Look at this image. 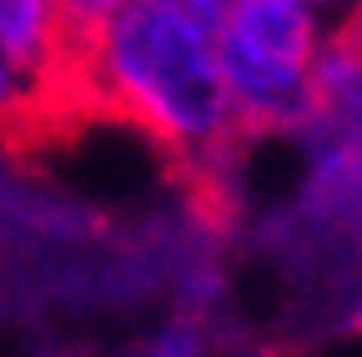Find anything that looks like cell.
<instances>
[{
  "label": "cell",
  "mask_w": 362,
  "mask_h": 357,
  "mask_svg": "<svg viewBox=\"0 0 362 357\" xmlns=\"http://www.w3.org/2000/svg\"><path fill=\"white\" fill-rule=\"evenodd\" d=\"M106 106L156 151L206 237L237 227V166L252 141L206 35L161 0H121L106 21Z\"/></svg>",
  "instance_id": "6da1fadb"
},
{
  "label": "cell",
  "mask_w": 362,
  "mask_h": 357,
  "mask_svg": "<svg viewBox=\"0 0 362 357\" xmlns=\"http://www.w3.org/2000/svg\"><path fill=\"white\" fill-rule=\"evenodd\" d=\"M312 21L302 0H237L216 30V66L232 91L242 136H282L322 121L312 81Z\"/></svg>",
  "instance_id": "7a4b0ae2"
},
{
  "label": "cell",
  "mask_w": 362,
  "mask_h": 357,
  "mask_svg": "<svg viewBox=\"0 0 362 357\" xmlns=\"http://www.w3.org/2000/svg\"><path fill=\"white\" fill-rule=\"evenodd\" d=\"M51 6L56 0H0V51H6V61L21 76H30V66L40 56L45 25H51Z\"/></svg>",
  "instance_id": "3957f363"
},
{
  "label": "cell",
  "mask_w": 362,
  "mask_h": 357,
  "mask_svg": "<svg viewBox=\"0 0 362 357\" xmlns=\"http://www.w3.org/2000/svg\"><path fill=\"white\" fill-rule=\"evenodd\" d=\"M136 357H202V322H192V317L171 322L166 332H156Z\"/></svg>",
  "instance_id": "277c9868"
},
{
  "label": "cell",
  "mask_w": 362,
  "mask_h": 357,
  "mask_svg": "<svg viewBox=\"0 0 362 357\" xmlns=\"http://www.w3.org/2000/svg\"><path fill=\"white\" fill-rule=\"evenodd\" d=\"M242 357H302V347H292V342H262V347H252Z\"/></svg>",
  "instance_id": "5b68a950"
},
{
  "label": "cell",
  "mask_w": 362,
  "mask_h": 357,
  "mask_svg": "<svg viewBox=\"0 0 362 357\" xmlns=\"http://www.w3.org/2000/svg\"><path fill=\"white\" fill-rule=\"evenodd\" d=\"M71 6H81V11H96V16H111L121 0H71Z\"/></svg>",
  "instance_id": "8992f818"
},
{
  "label": "cell",
  "mask_w": 362,
  "mask_h": 357,
  "mask_svg": "<svg viewBox=\"0 0 362 357\" xmlns=\"http://www.w3.org/2000/svg\"><path fill=\"white\" fill-rule=\"evenodd\" d=\"M352 327H357V332H362V302H357V312H352Z\"/></svg>",
  "instance_id": "52a82bcc"
}]
</instances>
